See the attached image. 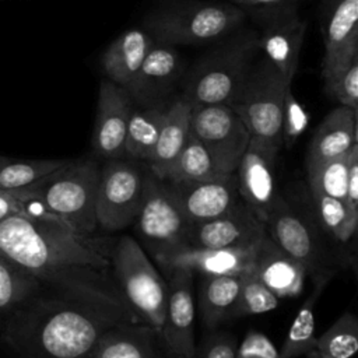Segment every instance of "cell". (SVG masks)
<instances>
[{"mask_svg":"<svg viewBox=\"0 0 358 358\" xmlns=\"http://www.w3.org/2000/svg\"><path fill=\"white\" fill-rule=\"evenodd\" d=\"M0 255L42 285L141 323L123 298L112 270V246L83 236L49 215L15 214L0 220Z\"/></svg>","mask_w":358,"mask_h":358,"instance_id":"1","label":"cell"},{"mask_svg":"<svg viewBox=\"0 0 358 358\" xmlns=\"http://www.w3.org/2000/svg\"><path fill=\"white\" fill-rule=\"evenodd\" d=\"M134 323L98 305L41 292L6 317L1 341L22 358H91L105 333Z\"/></svg>","mask_w":358,"mask_h":358,"instance_id":"2","label":"cell"},{"mask_svg":"<svg viewBox=\"0 0 358 358\" xmlns=\"http://www.w3.org/2000/svg\"><path fill=\"white\" fill-rule=\"evenodd\" d=\"M99 158L67 159L35 183L14 190L27 214L49 215L67 224L83 236H92L96 225L95 199L99 180Z\"/></svg>","mask_w":358,"mask_h":358,"instance_id":"3","label":"cell"},{"mask_svg":"<svg viewBox=\"0 0 358 358\" xmlns=\"http://www.w3.org/2000/svg\"><path fill=\"white\" fill-rule=\"evenodd\" d=\"M259 35L239 32L214 48L193 67L183 96L192 105H231L259 52Z\"/></svg>","mask_w":358,"mask_h":358,"instance_id":"4","label":"cell"},{"mask_svg":"<svg viewBox=\"0 0 358 358\" xmlns=\"http://www.w3.org/2000/svg\"><path fill=\"white\" fill-rule=\"evenodd\" d=\"M245 13L232 3H183L154 11L145 18V31L166 45H203L236 28Z\"/></svg>","mask_w":358,"mask_h":358,"instance_id":"5","label":"cell"},{"mask_svg":"<svg viewBox=\"0 0 358 358\" xmlns=\"http://www.w3.org/2000/svg\"><path fill=\"white\" fill-rule=\"evenodd\" d=\"M112 270L130 309L159 334L168 285L136 238L123 235L112 246Z\"/></svg>","mask_w":358,"mask_h":358,"instance_id":"6","label":"cell"},{"mask_svg":"<svg viewBox=\"0 0 358 358\" xmlns=\"http://www.w3.org/2000/svg\"><path fill=\"white\" fill-rule=\"evenodd\" d=\"M289 83L263 57L253 63L231 108L239 115L252 138L282 147V106Z\"/></svg>","mask_w":358,"mask_h":358,"instance_id":"7","label":"cell"},{"mask_svg":"<svg viewBox=\"0 0 358 358\" xmlns=\"http://www.w3.org/2000/svg\"><path fill=\"white\" fill-rule=\"evenodd\" d=\"M147 165L122 157L105 159L95 199L96 225L116 232L134 224L144 197Z\"/></svg>","mask_w":358,"mask_h":358,"instance_id":"8","label":"cell"},{"mask_svg":"<svg viewBox=\"0 0 358 358\" xmlns=\"http://www.w3.org/2000/svg\"><path fill=\"white\" fill-rule=\"evenodd\" d=\"M137 242L152 259L186 245L189 222L173 201L165 180L145 171L144 197L134 221Z\"/></svg>","mask_w":358,"mask_h":358,"instance_id":"9","label":"cell"},{"mask_svg":"<svg viewBox=\"0 0 358 358\" xmlns=\"http://www.w3.org/2000/svg\"><path fill=\"white\" fill-rule=\"evenodd\" d=\"M190 133L207 150L220 173H235L250 134L228 105H192Z\"/></svg>","mask_w":358,"mask_h":358,"instance_id":"10","label":"cell"},{"mask_svg":"<svg viewBox=\"0 0 358 358\" xmlns=\"http://www.w3.org/2000/svg\"><path fill=\"white\" fill-rule=\"evenodd\" d=\"M264 227L270 238L288 256L301 263L308 274L315 275V281L333 277L334 271L324 263L323 249L316 234L280 196L275 197Z\"/></svg>","mask_w":358,"mask_h":358,"instance_id":"11","label":"cell"},{"mask_svg":"<svg viewBox=\"0 0 358 358\" xmlns=\"http://www.w3.org/2000/svg\"><path fill=\"white\" fill-rule=\"evenodd\" d=\"M193 271H166L168 298L159 337L173 358H189L196 350Z\"/></svg>","mask_w":358,"mask_h":358,"instance_id":"12","label":"cell"},{"mask_svg":"<svg viewBox=\"0 0 358 358\" xmlns=\"http://www.w3.org/2000/svg\"><path fill=\"white\" fill-rule=\"evenodd\" d=\"M280 150L250 137L235 171L239 197L262 222H266L277 197L274 192V166Z\"/></svg>","mask_w":358,"mask_h":358,"instance_id":"13","label":"cell"},{"mask_svg":"<svg viewBox=\"0 0 358 358\" xmlns=\"http://www.w3.org/2000/svg\"><path fill=\"white\" fill-rule=\"evenodd\" d=\"M165 183L189 224L213 220L227 213L241 199L236 173H221L210 179L192 182L165 180Z\"/></svg>","mask_w":358,"mask_h":358,"instance_id":"14","label":"cell"},{"mask_svg":"<svg viewBox=\"0 0 358 358\" xmlns=\"http://www.w3.org/2000/svg\"><path fill=\"white\" fill-rule=\"evenodd\" d=\"M264 231V222L239 199L227 213L213 220L190 224L186 245L210 249L255 245Z\"/></svg>","mask_w":358,"mask_h":358,"instance_id":"15","label":"cell"},{"mask_svg":"<svg viewBox=\"0 0 358 358\" xmlns=\"http://www.w3.org/2000/svg\"><path fill=\"white\" fill-rule=\"evenodd\" d=\"M133 102L127 91L105 80L99 85L96 116L92 131V150L96 158L124 157V140Z\"/></svg>","mask_w":358,"mask_h":358,"instance_id":"16","label":"cell"},{"mask_svg":"<svg viewBox=\"0 0 358 358\" xmlns=\"http://www.w3.org/2000/svg\"><path fill=\"white\" fill-rule=\"evenodd\" d=\"M323 81L358 55V0H327L323 11Z\"/></svg>","mask_w":358,"mask_h":358,"instance_id":"17","label":"cell"},{"mask_svg":"<svg viewBox=\"0 0 358 358\" xmlns=\"http://www.w3.org/2000/svg\"><path fill=\"white\" fill-rule=\"evenodd\" d=\"M257 243L220 249L183 245L154 257V260L165 273L173 268H186L203 275L242 274L253 268Z\"/></svg>","mask_w":358,"mask_h":358,"instance_id":"18","label":"cell"},{"mask_svg":"<svg viewBox=\"0 0 358 358\" xmlns=\"http://www.w3.org/2000/svg\"><path fill=\"white\" fill-rule=\"evenodd\" d=\"M182 70V57L175 46L154 41L143 64L124 90L136 106L165 103Z\"/></svg>","mask_w":358,"mask_h":358,"instance_id":"19","label":"cell"},{"mask_svg":"<svg viewBox=\"0 0 358 358\" xmlns=\"http://www.w3.org/2000/svg\"><path fill=\"white\" fill-rule=\"evenodd\" d=\"M260 25L259 49L284 80L292 84L308 22L299 17L298 8H295L268 18Z\"/></svg>","mask_w":358,"mask_h":358,"instance_id":"20","label":"cell"},{"mask_svg":"<svg viewBox=\"0 0 358 358\" xmlns=\"http://www.w3.org/2000/svg\"><path fill=\"white\" fill-rule=\"evenodd\" d=\"M253 268L259 278L278 298H296L305 285L306 268L288 256L264 231L262 235L255 259Z\"/></svg>","mask_w":358,"mask_h":358,"instance_id":"21","label":"cell"},{"mask_svg":"<svg viewBox=\"0 0 358 358\" xmlns=\"http://www.w3.org/2000/svg\"><path fill=\"white\" fill-rule=\"evenodd\" d=\"M357 110L337 106L317 126L308 150V165L347 154L357 143Z\"/></svg>","mask_w":358,"mask_h":358,"instance_id":"22","label":"cell"},{"mask_svg":"<svg viewBox=\"0 0 358 358\" xmlns=\"http://www.w3.org/2000/svg\"><path fill=\"white\" fill-rule=\"evenodd\" d=\"M192 103L182 95L166 105L158 140L150 162L148 171L162 179L183 148L190 134Z\"/></svg>","mask_w":358,"mask_h":358,"instance_id":"23","label":"cell"},{"mask_svg":"<svg viewBox=\"0 0 358 358\" xmlns=\"http://www.w3.org/2000/svg\"><path fill=\"white\" fill-rule=\"evenodd\" d=\"M154 45L152 36L141 28L122 32L103 52L102 70L108 80L126 88Z\"/></svg>","mask_w":358,"mask_h":358,"instance_id":"24","label":"cell"},{"mask_svg":"<svg viewBox=\"0 0 358 358\" xmlns=\"http://www.w3.org/2000/svg\"><path fill=\"white\" fill-rule=\"evenodd\" d=\"M159 334L144 323H124L103 334L91 358H161Z\"/></svg>","mask_w":358,"mask_h":358,"instance_id":"25","label":"cell"},{"mask_svg":"<svg viewBox=\"0 0 358 358\" xmlns=\"http://www.w3.org/2000/svg\"><path fill=\"white\" fill-rule=\"evenodd\" d=\"M165 109V103L151 106L133 105L124 140L126 158L134 159L144 165L150 162L158 140Z\"/></svg>","mask_w":358,"mask_h":358,"instance_id":"26","label":"cell"},{"mask_svg":"<svg viewBox=\"0 0 358 358\" xmlns=\"http://www.w3.org/2000/svg\"><path fill=\"white\" fill-rule=\"evenodd\" d=\"M241 274L203 275L199 289L201 319L208 329L222 322L238 299Z\"/></svg>","mask_w":358,"mask_h":358,"instance_id":"27","label":"cell"},{"mask_svg":"<svg viewBox=\"0 0 358 358\" xmlns=\"http://www.w3.org/2000/svg\"><path fill=\"white\" fill-rule=\"evenodd\" d=\"M42 287L29 271L0 255V319L38 295Z\"/></svg>","mask_w":358,"mask_h":358,"instance_id":"28","label":"cell"},{"mask_svg":"<svg viewBox=\"0 0 358 358\" xmlns=\"http://www.w3.org/2000/svg\"><path fill=\"white\" fill-rule=\"evenodd\" d=\"M329 280H317L315 292L303 302L302 308L296 313L288 334L284 340L281 350L278 351V358H296L306 355L316 345V320H315V305L322 294V289L326 287Z\"/></svg>","mask_w":358,"mask_h":358,"instance_id":"29","label":"cell"},{"mask_svg":"<svg viewBox=\"0 0 358 358\" xmlns=\"http://www.w3.org/2000/svg\"><path fill=\"white\" fill-rule=\"evenodd\" d=\"M221 175L203 144L190 133L183 148L162 178L166 182L204 180Z\"/></svg>","mask_w":358,"mask_h":358,"instance_id":"30","label":"cell"},{"mask_svg":"<svg viewBox=\"0 0 358 358\" xmlns=\"http://www.w3.org/2000/svg\"><path fill=\"white\" fill-rule=\"evenodd\" d=\"M67 159H21L0 155V190L27 187L62 166Z\"/></svg>","mask_w":358,"mask_h":358,"instance_id":"31","label":"cell"},{"mask_svg":"<svg viewBox=\"0 0 358 358\" xmlns=\"http://www.w3.org/2000/svg\"><path fill=\"white\" fill-rule=\"evenodd\" d=\"M280 298L259 278L255 268L241 274L238 299L227 317H242L274 310Z\"/></svg>","mask_w":358,"mask_h":358,"instance_id":"32","label":"cell"},{"mask_svg":"<svg viewBox=\"0 0 358 358\" xmlns=\"http://www.w3.org/2000/svg\"><path fill=\"white\" fill-rule=\"evenodd\" d=\"M320 354L330 358H352L358 351V319L352 312H344L324 333L316 337Z\"/></svg>","mask_w":358,"mask_h":358,"instance_id":"33","label":"cell"},{"mask_svg":"<svg viewBox=\"0 0 358 358\" xmlns=\"http://www.w3.org/2000/svg\"><path fill=\"white\" fill-rule=\"evenodd\" d=\"M350 151L341 157L308 165L310 192L343 200L347 190Z\"/></svg>","mask_w":358,"mask_h":358,"instance_id":"34","label":"cell"},{"mask_svg":"<svg viewBox=\"0 0 358 358\" xmlns=\"http://www.w3.org/2000/svg\"><path fill=\"white\" fill-rule=\"evenodd\" d=\"M324 91L340 105L358 112V55L343 70L324 80Z\"/></svg>","mask_w":358,"mask_h":358,"instance_id":"35","label":"cell"},{"mask_svg":"<svg viewBox=\"0 0 358 358\" xmlns=\"http://www.w3.org/2000/svg\"><path fill=\"white\" fill-rule=\"evenodd\" d=\"M312 196L316 203L319 220L326 232L340 242H348L351 238L347 232V210L344 201L316 192H312Z\"/></svg>","mask_w":358,"mask_h":358,"instance_id":"36","label":"cell"},{"mask_svg":"<svg viewBox=\"0 0 358 358\" xmlns=\"http://www.w3.org/2000/svg\"><path fill=\"white\" fill-rule=\"evenodd\" d=\"M309 123V116L305 108L299 103L296 96L289 87L287 90L282 106V126H281V136L282 144L291 148L298 137L305 131Z\"/></svg>","mask_w":358,"mask_h":358,"instance_id":"37","label":"cell"},{"mask_svg":"<svg viewBox=\"0 0 358 358\" xmlns=\"http://www.w3.org/2000/svg\"><path fill=\"white\" fill-rule=\"evenodd\" d=\"M343 201L347 210V232L351 238L358 227V143L350 150L348 182Z\"/></svg>","mask_w":358,"mask_h":358,"instance_id":"38","label":"cell"},{"mask_svg":"<svg viewBox=\"0 0 358 358\" xmlns=\"http://www.w3.org/2000/svg\"><path fill=\"white\" fill-rule=\"evenodd\" d=\"M299 0H232L245 14H250L259 24L281 13L298 8Z\"/></svg>","mask_w":358,"mask_h":358,"instance_id":"39","label":"cell"},{"mask_svg":"<svg viewBox=\"0 0 358 358\" xmlns=\"http://www.w3.org/2000/svg\"><path fill=\"white\" fill-rule=\"evenodd\" d=\"M235 358H278V350L266 334L250 330L236 347Z\"/></svg>","mask_w":358,"mask_h":358,"instance_id":"40","label":"cell"},{"mask_svg":"<svg viewBox=\"0 0 358 358\" xmlns=\"http://www.w3.org/2000/svg\"><path fill=\"white\" fill-rule=\"evenodd\" d=\"M236 341L231 334L215 333L207 337L189 358H235Z\"/></svg>","mask_w":358,"mask_h":358,"instance_id":"41","label":"cell"},{"mask_svg":"<svg viewBox=\"0 0 358 358\" xmlns=\"http://www.w3.org/2000/svg\"><path fill=\"white\" fill-rule=\"evenodd\" d=\"M15 214H27L25 204L20 200L15 192L0 190V220Z\"/></svg>","mask_w":358,"mask_h":358,"instance_id":"42","label":"cell"},{"mask_svg":"<svg viewBox=\"0 0 358 358\" xmlns=\"http://www.w3.org/2000/svg\"><path fill=\"white\" fill-rule=\"evenodd\" d=\"M306 357L308 358H330V357H326V355H323V354H320L317 350H310L308 354H306Z\"/></svg>","mask_w":358,"mask_h":358,"instance_id":"43","label":"cell"}]
</instances>
